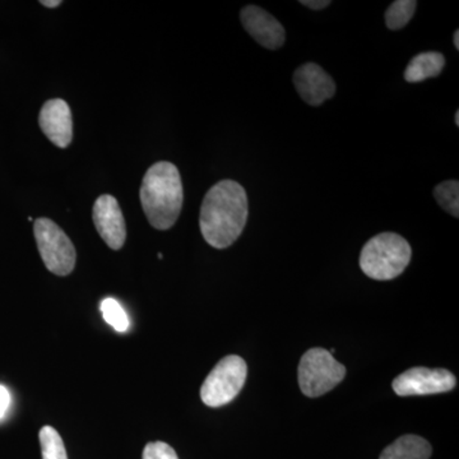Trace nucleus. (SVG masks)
Masks as SVG:
<instances>
[{
    "mask_svg": "<svg viewBox=\"0 0 459 459\" xmlns=\"http://www.w3.org/2000/svg\"><path fill=\"white\" fill-rule=\"evenodd\" d=\"M249 214L246 189L234 180H222L208 190L202 204L199 226L204 240L225 249L243 234Z\"/></svg>",
    "mask_w": 459,
    "mask_h": 459,
    "instance_id": "obj_1",
    "label": "nucleus"
},
{
    "mask_svg": "<svg viewBox=\"0 0 459 459\" xmlns=\"http://www.w3.org/2000/svg\"><path fill=\"white\" fill-rule=\"evenodd\" d=\"M184 192L180 172L171 162L151 166L141 186V204L148 221L157 230H169L179 219Z\"/></svg>",
    "mask_w": 459,
    "mask_h": 459,
    "instance_id": "obj_2",
    "label": "nucleus"
},
{
    "mask_svg": "<svg viewBox=\"0 0 459 459\" xmlns=\"http://www.w3.org/2000/svg\"><path fill=\"white\" fill-rule=\"evenodd\" d=\"M411 255L412 250L406 238L394 232H383L362 247L360 268L370 279L394 280L406 270Z\"/></svg>",
    "mask_w": 459,
    "mask_h": 459,
    "instance_id": "obj_3",
    "label": "nucleus"
},
{
    "mask_svg": "<svg viewBox=\"0 0 459 459\" xmlns=\"http://www.w3.org/2000/svg\"><path fill=\"white\" fill-rule=\"evenodd\" d=\"M299 385L307 397L316 398L336 388L346 376V368L325 349L304 353L299 365Z\"/></svg>",
    "mask_w": 459,
    "mask_h": 459,
    "instance_id": "obj_4",
    "label": "nucleus"
},
{
    "mask_svg": "<svg viewBox=\"0 0 459 459\" xmlns=\"http://www.w3.org/2000/svg\"><path fill=\"white\" fill-rule=\"evenodd\" d=\"M247 362L240 356L223 358L205 377L201 388V398L208 407H221L240 394L246 385Z\"/></svg>",
    "mask_w": 459,
    "mask_h": 459,
    "instance_id": "obj_5",
    "label": "nucleus"
},
{
    "mask_svg": "<svg viewBox=\"0 0 459 459\" xmlns=\"http://www.w3.org/2000/svg\"><path fill=\"white\" fill-rule=\"evenodd\" d=\"M36 243L44 264L56 276H68L75 267V247L65 231L49 219H38L33 225Z\"/></svg>",
    "mask_w": 459,
    "mask_h": 459,
    "instance_id": "obj_6",
    "label": "nucleus"
},
{
    "mask_svg": "<svg viewBox=\"0 0 459 459\" xmlns=\"http://www.w3.org/2000/svg\"><path fill=\"white\" fill-rule=\"evenodd\" d=\"M455 377L446 369L412 368L398 376L392 388L400 397L446 394L455 386Z\"/></svg>",
    "mask_w": 459,
    "mask_h": 459,
    "instance_id": "obj_7",
    "label": "nucleus"
},
{
    "mask_svg": "<svg viewBox=\"0 0 459 459\" xmlns=\"http://www.w3.org/2000/svg\"><path fill=\"white\" fill-rule=\"evenodd\" d=\"M93 223L100 237L113 250L122 249L126 238V220L119 202L113 195H104L93 204Z\"/></svg>",
    "mask_w": 459,
    "mask_h": 459,
    "instance_id": "obj_8",
    "label": "nucleus"
},
{
    "mask_svg": "<svg viewBox=\"0 0 459 459\" xmlns=\"http://www.w3.org/2000/svg\"><path fill=\"white\" fill-rule=\"evenodd\" d=\"M240 20L247 32L265 49H281L285 44V29L264 9L247 5L241 9Z\"/></svg>",
    "mask_w": 459,
    "mask_h": 459,
    "instance_id": "obj_9",
    "label": "nucleus"
},
{
    "mask_svg": "<svg viewBox=\"0 0 459 459\" xmlns=\"http://www.w3.org/2000/svg\"><path fill=\"white\" fill-rule=\"evenodd\" d=\"M294 83L300 98L312 107H319L336 93V83L331 75L316 63L299 66L295 71Z\"/></svg>",
    "mask_w": 459,
    "mask_h": 459,
    "instance_id": "obj_10",
    "label": "nucleus"
},
{
    "mask_svg": "<svg viewBox=\"0 0 459 459\" xmlns=\"http://www.w3.org/2000/svg\"><path fill=\"white\" fill-rule=\"evenodd\" d=\"M42 133L56 147L66 148L74 138V119L71 108L65 100L54 99L45 102L39 117Z\"/></svg>",
    "mask_w": 459,
    "mask_h": 459,
    "instance_id": "obj_11",
    "label": "nucleus"
},
{
    "mask_svg": "<svg viewBox=\"0 0 459 459\" xmlns=\"http://www.w3.org/2000/svg\"><path fill=\"white\" fill-rule=\"evenodd\" d=\"M433 448L430 443L418 435H403L386 446L379 459H429Z\"/></svg>",
    "mask_w": 459,
    "mask_h": 459,
    "instance_id": "obj_12",
    "label": "nucleus"
},
{
    "mask_svg": "<svg viewBox=\"0 0 459 459\" xmlns=\"http://www.w3.org/2000/svg\"><path fill=\"white\" fill-rule=\"evenodd\" d=\"M446 57L437 51H428L412 57L404 71V80L410 83L422 82L442 74Z\"/></svg>",
    "mask_w": 459,
    "mask_h": 459,
    "instance_id": "obj_13",
    "label": "nucleus"
},
{
    "mask_svg": "<svg viewBox=\"0 0 459 459\" xmlns=\"http://www.w3.org/2000/svg\"><path fill=\"white\" fill-rule=\"evenodd\" d=\"M416 5L418 2L415 0H397L392 3L385 12L386 27L394 31L406 27L415 14Z\"/></svg>",
    "mask_w": 459,
    "mask_h": 459,
    "instance_id": "obj_14",
    "label": "nucleus"
},
{
    "mask_svg": "<svg viewBox=\"0 0 459 459\" xmlns=\"http://www.w3.org/2000/svg\"><path fill=\"white\" fill-rule=\"evenodd\" d=\"M434 197L446 212L459 217V183L457 180L443 181L435 186Z\"/></svg>",
    "mask_w": 459,
    "mask_h": 459,
    "instance_id": "obj_15",
    "label": "nucleus"
},
{
    "mask_svg": "<svg viewBox=\"0 0 459 459\" xmlns=\"http://www.w3.org/2000/svg\"><path fill=\"white\" fill-rule=\"evenodd\" d=\"M42 459H68L65 443L56 429L44 427L40 430Z\"/></svg>",
    "mask_w": 459,
    "mask_h": 459,
    "instance_id": "obj_16",
    "label": "nucleus"
},
{
    "mask_svg": "<svg viewBox=\"0 0 459 459\" xmlns=\"http://www.w3.org/2000/svg\"><path fill=\"white\" fill-rule=\"evenodd\" d=\"M101 312L104 319L107 320L108 325L115 329V331L124 333L128 331L129 319L126 316V310L123 309L122 305L117 303L115 299H105L101 304Z\"/></svg>",
    "mask_w": 459,
    "mask_h": 459,
    "instance_id": "obj_17",
    "label": "nucleus"
},
{
    "mask_svg": "<svg viewBox=\"0 0 459 459\" xmlns=\"http://www.w3.org/2000/svg\"><path fill=\"white\" fill-rule=\"evenodd\" d=\"M142 459H179V457L169 444L153 442L148 443L144 446L143 458Z\"/></svg>",
    "mask_w": 459,
    "mask_h": 459,
    "instance_id": "obj_18",
    "label": "nucleus"
},
{
    "mask_svg": "<svg viewBox=\"0 0 459 459\" xmlns=\"http://www.w3.org/2000/svg\"><path fill=\"white\" fill-rule=\"evenodd\" d=\"M9 403H11V395L5 386L0 385V419L7 412Z\"/></svg>",
    "mask_w": 459,
    "mask_h": 459,
    "instance_id": "obj_19",
    "label": "nucleus"
},
{
    "mask_svg": "<svg viewBox=\"0 0 459 459\" xmlns=\"http://www.w3.org/2000/svg\"><path fill=\"white\" fill-rule=\"evenodd\" d=\"M305 7L314 9V11H320V9L327 8L331 5L329 0H303L300 2Z\"/></svg>",
    "mask_w": 459,
    "mask_h": 459,
    "instance_id": "obj_20",
    "label": "nucleus"
},
{
    "mask_svg": "<svg viewBox=\"0 0 459 459\" xmlns=\"http://www.w3.org/2000/svg\"><path fill=\"white\" fill-rule=\"evenodd\" d=\"M41 4L47 8H56L59 5H62V2L60 0H41Z\"/></svg>",
    "mask_w": 459,
    "mask_h": 459,
    "instance_id": "obj_21",
    "label": "nucleus"
},
{
    "mask_svg": "<svg viewBox=\"0 0 459 459\" xmlns=\"http://www.w3.org/2000/svg\"><path fill=\"white\" fill-rule=\"evenodd\" d=\"M453 42H455V50H459V31L455 32V36H453Z\"/></svg>",
    "mask_w": 459,
    "mask_h": 459,
    "instance_id": "obj_22",
    "label": "nucleus"
},
{
    "mask_svg": "<svg viewBox=\"0 0 459 459\" xmlns=\"http://www.w3.org/2000/svg\"><path fill=\"white\" fill-rule=\"evenodd\" d=\"M455 126H459V110H457V113H455Z\"/></svg>",
    "mask_w": 459,
    "mask_h": 459,
    "instance_id": "obj_23",
    "label": "nucleus"
}]
</instances>
